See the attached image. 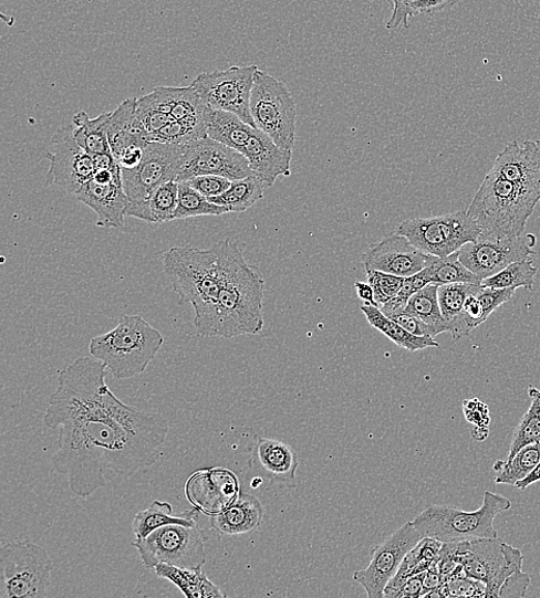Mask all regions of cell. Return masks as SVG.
<instances>
[{"label":"cell","mask_w":540,"mask_h":598,"mask_svg":"<svg viewBox=\"0 0 540 598\" xmlns=\"http://www.w3.org/2000/svg\"><path fill=\"white\" fill-rule=\"evenodd\" d=\"M269 188L271 187L262 178L255 175L242 180L232 181L229 190L209 198V201L225 207L230 212L241 213L261 201Z\"/></svg>","instance_id":"cell-32"},{"label":"cell","mask_w":540,"mask_h":598,"mask_svg":"<svg viewBox=\"0 0 540 598\" xmlns=\"http://www.w3.org/2000/svg\"><path fill=\"white\" fill-rule=\"evenodd\" d=\"M156 575L173 583L188 598H222L226 595L204 571V568H183L168 564H158Z\"/></svg>","instance_id":"cell-28"},{"label":"cell","mask_w":540,"mask_h":598,"mask_svg":"<svg viewBox=\"0 0 540 598\" xmlns=\"http://www.w3.org/2000/svg\"><path fill=\"white\" fill-rule=\"evenodd\" d=\"M186 149L187 146L149 141L144 158L136 167L122 168L128 198L126 216L142 220L155 190L164 183L178 182Z\"/></svg>","instance_id":"cell-9"},{"label":"cell","mask_w":540,"mask_h":598,"mask_svg":"<svg viewBox=\"0 0 540 598\" xmlns=\"http://www.w3.org/2000/svg\"><path fill=\"white\" fill-rule=\"evenodd\" d=\"M517 290L505 288H489L482 286L478 292L477 297L485 310V315L489 319L495 311H497L502 304L513 298Z\"/></svg>","instance_id":"cell-44"},{"label":"cell","mask_w":540,"mask_h":598,"mask_svg":"<svg viewBox=\"0 0 540 598\" xmlns=\"http://www.w3.org/2000/svg\"><path fill=\"white\" fill-rule=\"evenodd\" d=\"M361 311L368 325L383 333L397 347L411 353L429 348H440L438 342L435 340V337L417 336L409 333L403 326L386 317L378 306L363 304Z\"/></svg>","instance_id":"cell-29"},{"label":"cell","mask_w":540,"mask_h":598,"mask_svg":"<svg viewBox=\"0 0 540 598\" xmlns=\"http://www.w3.org/2000/svg\"><path fill=\"white\" fill-rule=\"evenodd\" d=\"M106 369L94 357L77 358L60 374L44 415L49 429H60L53 469L82 499L105 487L106 471L132 476L155 465L168 434L160 413L128 407L110 390Z\"/></svg>","instance_id":"cell-1"},{"label":"cell","mask_w":540,"mask_h":598,"mask_svg":"<svg viewBox=\"0 0 540 598\" xmlns=\"http://www.w3.org/2000/svg\"><path fill=\"white\" fill-rule=\"evenodd\" d=\"M528 394L531 406L521 418L515 437L511 439L507 460L513 459L522 448L540 442V390L530 386Z\"/></svg>","instance_id":"cell-35"},{"label":"cell","mask_w":540,"mask_h":598,"mask_svg":"<svg viewBox=\"0 0 540 598\" xmlns=\"http://www.w3.org/2000/svg\"><path fill=\"white\" fill-rule=\"evenodd\" d=\"M460 0H417L412 4L415 14H436L456 7Z\"/></svg>","instance_id":"cell-48"},{"label":"cell","mask_w":540,"mask_h":598,"mask_svg":"<svg viewBox=\"0 0 540 598\" xmlns=\"http://www.w3.org/2000/svg\"><path fill=\"white\" fill-rule=\"evenodd\" d=\"M436 259L417 249L406 237L395 233L368 248L362 255V263L365 271L408 277L430 266Z\"/></svg>","instance_id":"cell-20"},{"label":"cell","mask_w":540,"mask_h":598,"mask_svg":"<svg viewBox=\"0 0 540 598\" xmlns=\"http://www.w3.org/2000/svg\"><path fill=\"white\" fill-rule=\"evenodd\" d=\"M251 461L269 481L291 489L297 486L298 454L285 442L259 438L255 442Z\"/></svg>","instance_id":"cell-22"},{"label":"cell","mask_w":540,"mask_h":598,"mask_svg":"<svg viewBox=\"0 0 540 598\" xmlns=\"http://www.w3.org/2000/svg\"><path fill=\"white\" fill-rule=\"evenodd\" d=\"M481 287L482 284L474 283H449L439 286L438 300L447 327L460 315L467 298L477 294Z\"/></svg>","instance_id":"cell-40"},{"label":"cell","mask_w":540,"mask_h":598,"mask_svg":"<svg viewBox=\"0 0 540 598\" xmlns=\"http://www.w3.org/2000/svg\"><path fill=\"white\" fill-rule=\"evenodd\" d=\"M396 233L406 237L424 253L444 259L460 251L467 243L476 242L481 230L467 211H458L406 220L397 227Z\"/></svg>","instance_id":"cell-12"},{"label":"cell","mask_w":540,"mask_h":598,"mask_svg":"<svg viewBox=\"0 0 540 598\" xmlns=\"http://www.w3.org/2000/svg\"><path fill=\"white\" fill-rule=\"evenodd\" d=\"M200 511L194 507L191 511H185L180 515L174 514V507L168 502L155 501L149 507L138 512L133 521V532L136 538H145L154 531L167 525H196L197 515Z\"/></svg>","instance_id":"cell-30"},{"label":"cell","mask_w":540,"mask_h":598,"mask_svg":"<svg viewBox=\"0 0 540 598\" xmlns=\"http://www.w3.org/2000/svg\"><path fill=\"white\" fill-rule=\"evenodd\" d=\"M136 106L137 98H129L111 113L107 137L115 158L127 149L146 148L149 144L134 127Z\"/></svg>","instance_id":"cell-27"},{"label":"cell","mask_w":540,"mask_h":598,"mask_svg":"<svg viewBox=\"0 0 540 598\" xmlns=\"http://www.w3.org/2000/svg\"><path fill=\"white\" fill-rule=\"evenodd\" d=\"M506 180L540 197V139L510 141L498 155L492 168Z\"/></svg>","instance_id":"cell-21"},{"label":"cell","mask_w":540,"mask_h":598,"mask_svg":"<svg viewBox=\"0 0 540 598\" xmlns=\"http://www.w3.org/2000/svg\"><path fill=\"white\" fill-rule=\"evenodd\" d=\"M355 290L359 298L366 305H377L376 298H375V292L371 284L367 282H355Z\"/></svg>","instance_id":"cell-50"},{"label":"cell","mask_w":540,"mask_h":598,"mask_svg":"<svg viewBox=\"0 0 540 598\" xmlns=\"http://www.w3.org/2000/svg\"><path fill=\"white\" fill-rule=\"evenodd\" d=\"M219 263V295L212 337L258 335L264 328L266 282L258 267L249 265L232 240L215 244Z\"/></svg>","instance_id":"cell-2"},{"label":"cell","mask_w":540,"mask_h":598,"mask_svg":"<svg viewBox=\"0 0 540 598\" xmlns=\"http://www.w3.org/2000/svg\"><path fill=\"white\" fill-rule=\"evenodd\" d=\"M388 318L399 324L406 331L414 335L436 337L434 331L428 325L424 324L422 321L411 315V313L406 312L405 310L392 313Z\"/></svg>","instance_id":"cell-45"},{"label":"cell","mask_w":540,"mask_h":598,"mask_svg":"<svg viewBox=\"0 0 540 598\" xmlns=\"http://www.w3.org/2000/svg\"><path fill=\"white\" fill-rule=\"evenodd\" d=\"M190 504L209 517L220 514L241 495L240 482L235 472L227 469H206L193 473L185 485Z\"/></svg>","instance_id":"cell-19"},{"label":"cell","mask_w":540,"mask_h":598,"mask_svg":"<svg viewBox=\"0 0 540 598\" xmlns=\"http://www.w3.org/2000/svg\"><path fill=\"white\" fill-rule=\"evenodd\" d=\"M464 411L470 422L479 427H489L490 416L487 405L474 398V400L465 401Z\"/></svg>","instance_id":"cell-47"},{"label":"cell","mask_w":540,"mask_h":598,"mask_svg":"<svg viewBox=\"0 0 540 598\" xmlns=\"http://www.w3.org/2000/svg\"><path fill=\"white\" fill-rule=\"evenodd\" d=\"M163 267L179 295L178 304H191L197 335L212 337L220 287L216 248H170L163 254Z\"/></svg>","instance_id":"cell-3"},{"label":"cell","mask_w":540,"mask_h":598,"mask_svg":"<svg viewBox=\"0 0 540 598\" xmlns=\"http://www.w3.org/2000/svg\"><path fill=\"white\" fill-rule=\"evenodd\" d=\"M432 277V283L443 286L449 283H474L481 284L482 280L469 271L459 259V251L447 258H437L435 262L426 267Z\"/></svg>","instance_id":"cell-39"},{"label":"cell","mask_w":540,"mask_h":598,"mask_svg":"<svg viewBox=\"0 0 540 598\" xmlns=\"http://www.w3.org/2000/svg\"><path fill=\"white\" fill-rule=\"evenodd\" d=\"M256 176L272 187L279 177L291 176L293 151L279 148L262 130L256 128L243 154Z\"/></svg>","instance_id":"cell-23"},{"label":"cell","mask_w":540,"mask_h":598,"mask_svg":"<svg viewBox=\"0 0 540 598\" xmlns=\"http://www.w3.org/2000/svg\"><path fill=\"white\" fill-rule=\"evenodd\" d=\"M426 597H487V585L466 576L451 578Z\"/></svg>","instance_id":"cell-42"},{"label":"cell","mask_w":540,"mask_h":598,"mask_svg":"<svg viewBox=\"0 0 540 598\" xmlns=\"http://www.w3.org/2000/svg\"><path fill=\"white\" fill-rule=\"evenodd\" d=\"M510 506L508 499L486 492L481 506L476 511L429 504L412 523L422 537L437 538L443 544L497 537L495 520Z\"/></svg>","instance_id":"cell-6"},{"label":"cell","mask_w":540,"mask_h":598,"mask_svg":"<svg viewBox=\"0 0 540 598\" xmlns=\"http://www.w3.org/2000/svg\"><path fill=\"white\" fill-rule=\"evenodd\" d=\"M258 66H233L226 71L202 73L191 87L210 107L235 113L246 124L256 128L250 114V97Z\"/></svg>","instance_id":"cell-13"},{"label":"cell","mask_w":540,"mask_h":598,"mask_svg":"<svg viewBox=\"0 0 540 598\" xmlns=\"http://www.w3.org/2000/svg\"><path fill=\"white\" fill-rule=\"evenodd\" d=\"M453 557L464 566L467 577L487 585V597H499L506 579L523 566L521 550L498 536L453 543Z\"/></svg>","instance_id":"cell-10"},{"label":"cell","mask_w":540,"mask_h":598,"mask_svg":"<svg viewBox=\"0 0 540 598\" xmlns=\"http://www.w3.org/2000/svg\"><path fill=\"white\" fill-rule=\"evenodd\" d=\"M540 463V442L522 448L513 459L498 461L494 465L497 472L495 479L498 485L516 486L517 483L527 478Z\"/></svg>","instance_id":"cell-34"},{"label":"cell","mask_w":540,"mask_h":598,"mask_svg":"<svg viewBox=\"0 0 540 598\" xmlns=\"http://www.w3.org/2000/svg\"><path fill=\"white\" fill-rule=\"evenodd\" d=\"M531 578L529 575L520 571L506 579L500 588L499 597H525L528 592Z\"/></svg>","instance_id":"cell-46"},{"label":"cell","mask_w":540,"mask_h":598,"mask_svg":"<svg viewBox=\"0 0 540 598\" xmlns=\"http://www.w3.org/2000/svg\"><path fill=\"white\" fill-rule=\"evenodd\" d=\"M198 176H219L237 181L255 174L245 155L207 136L187 146L178 182Z\"/></svg>","instance_id":"cell-16"},{"label":"cell","mask_w":540,"mask_h":598,"mask_svg":"<svg viewBox=\"0 0 540 598\" xmlns=\"http://www.w3.org/2000/svg\"><path fill=\"white\" fill-rule=\"evenodd\" d=\"M157 90L170 117L198 135L207 137L205 116L208 105L197 95L191 85L186 88L159 87Z\"/></svg>","instance_id":"cell-25"},{"label":"cell","mask_w":540,"mask_h":598,"mask_svg":"<svg viewBox=\"0 0 540 598\" xmlns=\"http://www.w3.org/2000/svg\"><path fill=\"white\" fill-rule=\"evenodd\" d=\"M263 518L261 501L253 495L241 494L232 505L211 517L210 526L217 534L236 536L259 529Z\"/></svg>","instance_id":"cell-24"},{"label":"cell","mask_w":540,"mask_h":598,"mask_svg":"<svg viewBox=\"0 0 540 598\" xmlns=\"http://www.w3.org/2000/svg\"><path fill=\"white\" fill-rule=\"evenodd\" d=\"M163 344V335L147 321L127 315L116 328L94 337L90 350L113 378L126 380L144 374Z\"/></svg>","instance_id":"cell-5"},{"label":"cell","mask_w":540,"mask_h":598,"mask_svg":"<svg viewBox=\"0 0 540 598\" xmlns=\"http://www.w3.org/2000/svg\"><path fill=\"white\" fill-rule=\"evenodd\" d=\"M425 574L416 575L412 578H409L399 589L395 591L393 597L395 598H402V597H422L423 595V583Z\"/></svg>","instance_id":"cell-49"},{"label":"cell","mask_w":540,"mask_h":598,"mask_svg":"<svg viewBox=\"0 0 540 598\" xmlns=\"http://www.w3.org/2000/svg\"><path fill=\"white\" fill-rule=\"evenodd\" d=\"M533 235L498 239L481 233L476 242L459 251L460 262L479 279L486 280L516 262L527 261L534 254Z\"/></svg>","instance_id":"cell-15"},{"label":"cell","mask_w":540,"mask_h":598,"mask_svg":"<svg viewBox=\"0 0 540 598\" xmlns=\"http://www.w3.org/2000/svg\"><path fill=\"white\" fill-rule=\"evenodd\" d=\"M54 564L31 541H12L0 548V598H44Z\"/></svg>","instance_id":"cell-7"},{"label":"cell","mask_w":540,"mask_h":598,"mask_svg":"<svg viewBox=\"0 0 540 598\" xmlns=\"http://www.w3.org/2000/svg\"><path fill=\"white\" fill-rule=\"evenodd\" d=\"M438 290V284H428V286L411 297L405 308L411 315L428 325L434 331L435 336L448 333V327L439 305Z\"/></svg>","instance_id":"cell-33"},{"label":"cell","mask_w":540,"mask_h":598,"mask_svg":"<svg viewBox=\"0 0 540 598\" xmlns=\"http://www.w3.org/2000/svg\"><path fill=\"white\" fill-rule=\"evenodd\" d=\"M51 141L53 150L46 154L50 161L46 186L75 195L96 174L94 156L76 144L72 126L56 130Z\"/></svg>","instance_id":"cell-14"},{"label":"cell","mask_w":540,"mask_h":598,"mask_svg":"<svg viewBox=\"0 0 540 598\" xmlns=\"http://www.w3.org/2000/svg\"><path fill=\"white\" fill-rule=\"evenodd\" d=\"M111 113L103 112L97 118L92 119L89 113L80 111L73 118L75 126L73 137L76 144L92 156L112 153L107 137Z\"/></svg>","instance_id":"cell-31"},{"label":"cell","mask_w":540,"mask_h":598,"mask_svg":"<svg viewBox=\"0 0 540 598\" xmlns=\"http://www.w3.org/2000/svg\"><path fill=\"white\" fill-rule=\"evenodd\" d=\"M179 201V182L170 181L158 187L146 206L142 220L163 223L175 220Z\"/></svg>","instance_id":"cell-36"},{"label":"cell","mask_w":540,"mask_h":598,"mask_svg":"<svg viewBox=\"0 0 540 598\" xmlns=\"http://www.w3.org/2000/svg\"><path fill=\"white\" fill-rule=\"evenodd\" d=\"M539 481H540V463L534 468V470L527 478L519 481L515 487L523 492L527 489H529L531 485H533V483L539 482Z\"/></svg>","instance_id":"cell-51"},{"label":"cell","mask_w":540,"mask_h":598,"mask_svg":"<svg viewBox=\"0 0 540 598\" xmlns=\"http://www.w3.org/2000/svg\"><path fill=\"white\" fill-rule=\"evenodd\" d=\"M77 201L97 214L96 224L122 230L125 225L128 198L123 182L122 166L96 170L92 180L75 195Z\"/></svg>","instance_id":"cell-18"},{"label":"cell","mask_w":540,"mask_h":598,"mask_svg":"<svg viewBox=\"0 0 540 598\" xmlns=\"http://www.w3.org/2000/svg\"><path fill=\"white\" fill-rule=\"evenodd\" d=\"M250 114L256 128L274 144L293 151L297 138V103L287 84L259 70L255 74Z\"/></svg>","instance_id":"cell-8"},{"label":"cell","mask_w":540,"mask_h":598,"mask_svg":"<svg viewBox=\"0 0 540 598\" xmlns=\"http://www.w3.org/2000/svg\"><path fill=\"white\" fill-rule=\"evenodd\" d=\"M185 182L208 198L219 196L232 186L231 180L219 176H198Z\"/></svg>","instance_id":"cell-43"},{"label":"cell","mask_w":540,"mask_h":598,"mask_svg":"<svg viewBox=\"0 0 540 598\" xmlns=\"http://www.w3.org/2000/svg\"><path fill=\"white\" fill-rule=\"evenodd\" d=\"M540 197L528 192L490 169L467 210L481 233L505 239L523 235Z\"/></svg>","instance_id":"cell-4"},{"label":"cell","mask_w":540,"mask_h":598,"mask_svg":"<svg viewBox=\"0 0 540 598\" xmlns=\"http://www.w3.org/2000/svg\"><path fill=\"white\" fill-rule=\"evenodd\" d=\"M537 272L538 269L534 267L532 262L529 260L516 262L508 265L496 275L482 280L481 284L482 286L489 288H525L526 291L530 292L533 288L534 276Z\"/></svg>","instance_id":"cell-37"},{"label":"cell","mask_w":540,"mask_h":598,"mask_svg":"<svg viewBox=\"0 0 540 598\" xmlns=\"http://www.w3.org/2000/svg\"><path fill=\"white\" fill-rule=\"evenodd\" d=\"M205 120L208 137L241 154H243L256 129L241 120L235 113L210 106H207Z\"/></svg>","instance_id":"cell-26"},{"label":"cell","mask_w":540,"mask_h":598,"mask_svg":"<svg viewBox=\"0 0 540 598\" xmlns=\"http://www.w3.org/2000/svg\"><path fill=\"white\" fill-rule=\"evenodd\" d=\"M367 283L375 292V298L378 307L390 302L404 286V276L368 270L365 271Z\"/></svg>","instance_id":"cell-41"},{"label":"cell","mask_w":540,"mask_h":598,"mask_svg":"<svg viewBox=\"0 0 540 598\" xmlns=\"http://www.w3.org/2000/svg\"><path fill=\"white\" fill-rule=\"evenodd\" d=\"M422 538L411 522L373 550L371 564L353 576L354 580L364 588L368 598L384 597L386 586L396 575L407 554Z\"/></svg>","instance_id":"cell-17"},{"label":"cell","mask_w":540,"mask_h":598,"mask_svg":"<svg viewBox=\"0 0 540 598\" xmlns=\"http://www.w3.org/2000/svg\"><path fill=\"white\" fill-rule=\"evenodd\" d=\"M230 213L225 207L209 201V198L191 188L186 182L179 183V201L175 220L204 216H222Z\"/></svg>","instance_id":"cell-38"},{"label":"cell","mask_w":540,"mask_h":598,"mask_svg":"<svg viewBox=\"0 0 540 598\" xmlns=\"http://www.w3.org/2000/svg\"><path fill=\"white\" fill-rule=\"evenodd\" d=\"M207 537L197 524L194 526L167 525L145 538H136L132 546L142 564L155 569L158 564L183 568H204L207 562Z\"/></svg>","instance_id":"cell-11"}]
</instances>
